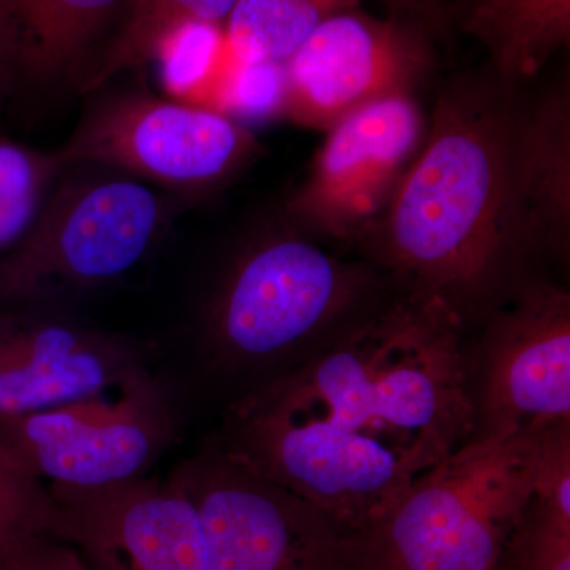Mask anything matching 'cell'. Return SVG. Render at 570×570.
<instances>
[{
    "label": "cell",
    "instance_id": "1",
    "mask_svg": "<svg viewBox=\"0 0 570 570\" xmlns=\"http://www.w3.org/2000/svg\"><path fill=\"white\" fill-rule=\"evenodd\" d=\"M461 333L448 299L407 292L234 404L216 448L363 539L471 431Z\"/></svg>",
    "mask_w": 570,
    "mask_h": 570
},
{
    "label": "cell",
    "instance_id": "2",
    "mask_svg": "<svg viewBox=\"0 0 570 570\" xmlns=\"http://www.w3.org/2000/svg\"><path fill=\"white\" fill-rule=\"evenodd\" d=\"M519 100L490 67L442 86L425 145L367 236L409 292L442 296L461 316L527 254L510 176Z\"/></svg>",
    "mask_w": 570,
    "mask_h": 570
},
{
    "label": "cell",
    "instance_id": "3",
    "mask_svg": "<svg viewBox=\"0 0 570 570\" xmlns=\"http://www.w3.org/2000/svg\"><path fill=\"white\" fill-rule=\"evenodd\" d=\"M540 434L450 453L362 539V570H497L534 501Z\"/></svg>",
    "mask_w": 570,
    "mask_h": 570
},
{
    "label": "cell",
    "instance_id": "4",
    "mask_svg": "<svg viewBox=\"0 0 570 570\" xmlns=\"http://www.w3.org/2000/svg\"><path fill=\"white\" fill-rule=\"evenodd\" d=\"M365 269L298 232L253 243L236 258L206 314V337L230 363L287 354L343 316L365 294Z\"/></svg>",
    "mask_w": 570,
    "mask_h": 570
},
{
    "label": "cell",
    "instance_id": "5",
    "mask_svg": "<svg viewBox=\"0 0 570 570\" xmlns=\"http://www.w3.org/2000/svg\"><path fill=\"white\" fill-rule=\"evenodd\" d=\"M164 223L163 202L141 183L63 179L0 261V298H41L121 277L148 254Z\"/></svg>",
    "mask_w": 570,
    "mask_h": 570
},
{
    "label": "cell",
    "instance_id": "6",
    "mask_svg": "<svg viewBox=\"0 0 570 570\" xmlns=\"http://www.w3.org/2000/svg\"><path fill=\"white\" fill-rule=\"evenodd\" d=\"M171 475L200 515L209 570H362V539L217 448Z\"/></svg>",
    "mask_w": 570,
    "mask_h": 570
},
{
    "label": "cell",
    "instance_id": "7",
    "mask_svg": "<svg viewBox=\"0 0 570 570\" xmlns=\"http://www.w3.org/2000/svg\"><path fill=\"white\" fill-rule=\"evenodd\" d=\"M176 433L174 397L151 370L100 395L0 419V438L37 478L77 490L145 478Z\"/></svg>",
    "mask_w": 570,
    "mask_h": 570
},
{
    "label": "cell",
    "instance_id": "8",
    "mask_svg": "<svg viewBox=\"0 0 570 570\" xmlns=\"http://www.w3.org/2000/svg\"><path fill=\"white\" fill-rule=\"evenodd\" d=\"M261 151L230 116L142 92L97 105L59 149L67 167L104 165L184 193L223 186Z\"/></svg>",
    "mask_w": 570,
    "mask_h": 570
},
{
    "label": "cell",
    "instance_id": "9",
    "mask_svg": "<svg viewBox=\"0 0 570 570\" xmlns=\"http://www.w3.org/2000/svg\"><path fill=\"white\" fill-rule=\"evenodd\" d=\"M430 115L414 92L363 105L333 124L309 176L287 205L306 234L367 239L425 145Z\"/></svg>",
    "mask_w": 570,
    "mask_h": 570
},
{
    "label": "cell",
    "instance_id": "10",
    "mask_svg": "<svg viewBox=\"0 0 570 570\" xmlns=\"http://www.w3.org/2000/svg\"><path fill=\"white\" fill-rule=\"evenodd\" d=\"M434 40L420 26L363 7L337 11L284 62L283 116L328 130L373 100L414 92L434 69Z\"/></svg>",
    "mask_w": 570,
    "mask_h": 570
},
{
    "label": "cell",
    "instance_id": "11",
    "mask_svg": "<svg viewBox=\"0 0 570 570\" xmlns=\"http://www.w3.org/2000/svg\"><path fill=\"white\" fill-rule=\"evenodd\" d=\"M63 517V540L99 570H209L200 515L170 475L105 489L48 485Z\"/></svg>",
    "mask_w": 570,
    "mask_h": 570
},
{
    "label": "cell",
    "instance_id": "12",
    "mask_svg": "<svg viewBox=\"0 0 570 570\" xmlns=\"http://www.w3.org/2000/svg\"><path fill=\"white\" fill-rule=\"evenodd\" d=\"M483 409L493 434H540L570 420V296L524 288L498 318L487 360Z\"/></svg>",
    "mask_w": 570,
    "mask_h": 570
},
{
    "label": "cell",
    "instance_id": "13",
    "mask_svg": "<svg viewBox=\"0 0 570 570\" xmlns=\"http://www.w3.org/2000/svg\"><path fill=\"white\" fill-rule=\"evenodd\" d=\"M151 356L129 336L0 314V419L110 392L149 371Z\"/></svg>",
    "mask_w": 570,
    "mask_h": 570
},
{
    "label": "cell",
    "instance_id": "14",
    "mask_svg": "<svg viewBox=\"0 0 570 570\" xmlns=\"http://www.w3.org/2000/svg\"><path fill=\"white\" fill-rule=\"evenodd\" d=\"M513 206L528 253L566 254L570 239L568 78L535 99L521 97L510 153Z\"/></svg>",
    "mask_w": 570,
    "mask_h": 570
},
{
    "label": "cell",
    "instance_id": "15",
    "mask_svg": "<svg viewBox=\"0 0 570 570\" xmlns=\"http://www.w3.org/2000/svg\"><path fill=\"white\" fill-rule=\"evenodd\" d=\"M129 0H0V91L81 82L86 56Z\"/></svg>",
    "mask_w": 570,
    "mask_h": 570
},
{
    "label": "cell",
    "instance_id": "16",
    "mask_svg": "<svg viewBox=\"0 0 570 570\" xmlns=\"http://www.w3.org/2000/svg\"><path fill=\"white\" fill-rule=\"evenodd\" d=\"M445 36L471 37L489 52V67L523 86L570 41V0H452Z\"/></svg>",
    "mask_w": 570,
    "mask_h": 570
},
{
    "label": "cell",
    "instance_id": "17",
    "mask_svg": "<svg viewBox=\"0 0 570 570\" xmlns=\"http://www.w3.org/2000/svg\"><path fill=\"white\" fill-rule=\"evenodd\" d=\"M363 0H238L225 22L232 56L243 62L284 63L318 26Z\"/></svg>",
    "mask_w": 570,
    "mask_h": 570
},
{
    "label": "cell",
    "instance_id": "18",
    "mask_svg": "<svg viewBox=\"0 0 570 570\" xmlns=\"http://www.w3.org/2000/svg\"><path fill=\"white\" fill-rule=\"evenodd\" d=\"M238 0H129L121 32L80 86L81 92L102 88L116 75L151 61L153 52L175 29L189 22L225 28Z\"/></svg>",
    "mask_w": 570,
    "mask_h": 570
},
{
    "label": "cell",
    "instance_id": "19",
    "mask_svg": "<svg viewBox=\"0 0 570 570\" xmlns=\"http://www.w3.org/2000/svg\"><path fill=\"white\" fill-rule=\"evenodd\" d=\"M225 28L213 22H189L175 29L153 52L165 91L176 102L217 111L230 67Z\"/></svg>",
    "mask_w": 570,
    "mask_h": 570
},
{
    "label": "cell",
    "instance_id": "20",
    "mask_svg": "<svg viewBox=\"0 0 570 570\" xmlns=\"http://www.w3.org/2000/svg\"><path fill=\"white\" fill-rule=\"evenodd\" d=\"M67 168L59 151L43 153L0 137V261L31 230Z\"/></svg>",
    "mask_w": 570,
    "mask_h": 570
},
{
    "label": "cell",
    "instance_id": "21",
    "mask_svg": "<svg viewBox=\"0 0 570 570\" xmlns=\"http://www.w3.org/2000/svg\"><path fill=\"white\" fill-rule=\"evenodd\" d=\"M63 540V517L43 480L0 438V560L31 540Z\"/></svg>",
    "mask_w": 570,
    "mask_h": 570
},
{
    "label": "cell",
    "instance_id": "22",
    "mask_svg": "<svg viewBox=\"0 0 570 570\" xmlns=\"http://www.w3.org/2000/svg\"><path fill=\"white\" fill-rule=\"evenodd\" d=\"M284 89V63L243 62L234 58L224 80L217 111L235 121L238 118L283 116Z\"/></svg>",
    "mask_w": 570,
    "mask_h": 570
},
{
    "label": "cell",
    "instance_id": "23",
    "mask_svg": "<svg viewBox=\"0 0 570 570\" xmlns=\"http://www.w3.org/2000/svg\"><path fill=\"white\" fill-rule=\"evenodd\" d=\"M504 558L508 570H570V524L532 501Z\"/></svg>",
    "mask_w": 570,
    "mask_h": 570
},
{
    "label": "cell",
    "instance_id": "24",
    "mask_svg": "<svg viewBox=\"0 0 570 570\" xmlns=\"http://www.w3.org/2000/svg\"><path fill=\"white\" fill-rule=\"evenodd\" d=\"M0 570H88L80 551L56 538L31 540L0 560Z\"/></svg>",
    "mask_w": 570,
    "mask_h": 570
},
{
    "label": "cell",
    "instance_id": "25",
    "mask_svg": "<svg viewBox=\"0 0 570 570\" xmlns=\"http://www.w3.org/2000/svg\"><path fill=\"white\" fill-rule=\"evenodd\" d=\"M387 10V17L412 22L431 36H445V7L450 0H379Z\"/></svg>",
    "mask_w": 570,
    "mask_h": 570
}]
</instances>
